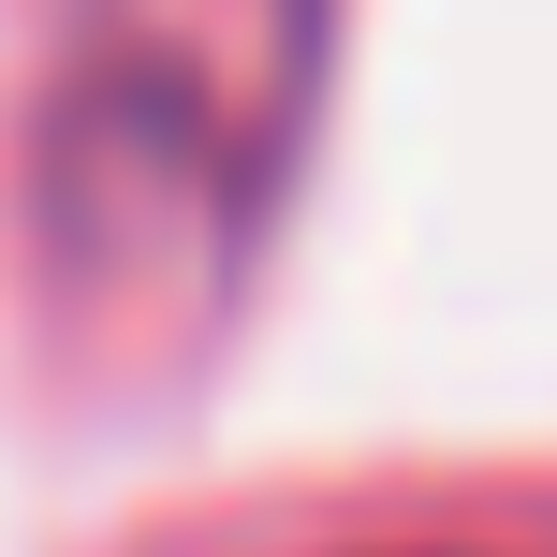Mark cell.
Returning <instances> with one entry per match:
<instances>
[{
	"label": "cell",
	"mask_w": 557,
	"mask_h": 557,
	"mask_svg": "<svg viewBox=\"0 0 557 557\" xmlns=\"http://www.w3.org/2000/svg\"><path fill=\"white\" fill-rule=\"evenodd\" d=\"M308 74L323 0H88L29 147L45 294L117 352L206 337L294 176Z\"/></svg>",
	"instance_id": "cell-1"
}]
</instances>
